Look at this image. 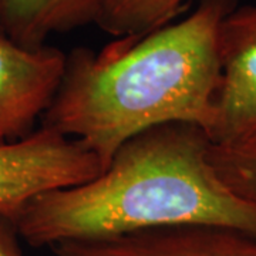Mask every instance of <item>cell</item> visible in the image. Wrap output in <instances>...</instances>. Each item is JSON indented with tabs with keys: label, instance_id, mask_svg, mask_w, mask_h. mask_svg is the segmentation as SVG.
Returning <instances> with one entry per match:
<instances>
[{
	"label": "cell",
	"instance_id": "cell-7",
	"mask_svg": "<svg viewBox=\"0 0 256 256\" xmlns=\"http://www.w3.org/2000/svg\"><path fill=\"white\" fill-rule=\"evenodd\" d=\"M101 0H0V28L28 48L56 33L97 23Z\"/></svg>",
	"mask_w": 256,
	"mask_h": 256
},
{
	"label": "cell",
	"instance_id": "cell-9",
	"mask_svg": "<svg viewBox=\"0 0 256 256\" xmlns=\"http://www.w3.org/2000/svg\"><path fill=\"white\" fill-rule=\"evenodd\" d=\"M210 161L232 192L256 206V140L210 146Z\"/></svg>",
	"mask_w": 256,
	"mask_h": 256
},
{
	"label": "cell",
	"instance_id": "cell-6",
	"mask_svg": "<svg viewBox=\"0 0 256 256\" xmlns=\"http://www.w3.org/2000/svg\"><path fill=\"white\" fill-rule=\"evenodd\" d=\"M50 249L56 256H256V236L220 226L181 225Z\"/></svg>",
	"mask_w": 256,
	"mask_h": 256
},
{
	"label": "cell",
	"instance_id": "cell-1",
	"mask_svg": "<svg viewBox=\"0 0 256 256\" xmlns=\"http://www.w3.org/2000/svg\"><path fill=\"white\" fill-rule=\"evenodd\" d=\"M235 0H201L186 18L101 52L77 47L43 124L82 141L104 168L130 138L168 122L206 134L220 80V28Z\"/></svg>",
	"mask_w": 256,
	"mask_h": 256
},
{
	"label": "cell",
	"instance_id": "cell-2",
	"mask_svg": "<svg viewBox=\"0 0 256 256\" xmlns=\"http://www.w3.org/2000/svg\"><path fill=\"white\" fill-rule=\"evenodd\" d=\"M210 146L208 134L194 124L148 128L120 146L94 180L28 202L13 220L18 236L53 248L181 225L256 236V206L220 180Z\"/></svg>",
	"mask_w": 256,
	"mask_h": 256
},
{
	"label": "cell",
	"instance_id": "cell-3",
	"mask_svg": "<svg viewBox=\"0 0 256 256\" xmlns=\"http://www.w3.org/2000/svg\"><path fill=\"white\" fill-rule=\"evenodd\" d=\"M104 170L82 141L46 126L0 144V216L13 222L38 195L88 182Z\"/></svg>",
	"mask_w": 256,
	"mask_h": 256
},
{
	"label": "cell",
	"instance_id": "cell-4",
	"mask_svg": "<svg viewBox=\"0 0 256 256\" xmlns=\"http://www.w3.org/2000/svg\"><path fill=\"white\" fill-rule=\"evenodd\" d=\"M220 80L208 137L228 146L256 140V6L229 12L220 28Z\"/></svg>",
	"mask_w": 256,
	"mask_h": 256
},
{
	"label": "cell",
	"instance_id": "cell-10",
	"mask_svg": "<svg viewBox=\"0 0 256 256\" xmlns=\"http://www.w3.org/2000/svg\"><path fill=\"white\" fill-rule=\"evenodd\" d=\"M14 224L0 216V256H24Z\"/></svg>",
	"mask_w": 256,
	"mask_h": 256
},
{
	"label": "cell",
	"instance_id": "cell-5",
	"mask_svg": "<svg viewBox=\"0 0 256 256\" xmlns=\"http://www.w3.org/2000/svg\"><path fill=\"white\" fill-rule=\"evenodd\" d=\"M66 58L50 46L28 48L0 28V144L33 132L63 78Z\"/></svg>",
	"mask_w": 256,
	"mask_h": 256
},
{
	"label": "cell",
	"instance_id": "cell-8",
	"mask_svg": "<svg viewBox=\"0 0 256 256\" xmlns=\"http://www.w3.org/2000/svg\"><path fill=\"white\" fill-rule=\"evenodd\" d=\"M188 0H101L97 23L116 37L144 36L170 24Z\"/></svg>",
	"mask_w": 256,
	"mask_h": 256
}]
</instances>
